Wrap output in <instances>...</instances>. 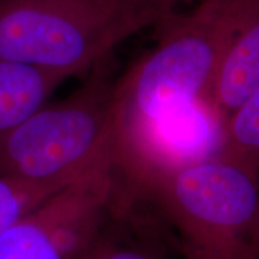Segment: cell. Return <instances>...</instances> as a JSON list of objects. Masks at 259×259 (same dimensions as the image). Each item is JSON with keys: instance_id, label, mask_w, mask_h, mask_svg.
<instances>
[{"instance_id": "1", "label": "cell", "mask_w": 259, "mask_h": 259, "mask_svg": "<svg viewBox=\"0 0 259 259\" xmlns=\"http://www.w3.org/2000/svg\"><path fill=\"white\" fill-rule=\"evenodd\" d=\"M258 16L259 0H198L158 22L155 47L116 79L118 137L206 105L226 54Z\"/></svg>"}, {"instance_id": "2", "label": "cell", "mask_w": 259, "mask_h": 259, "mask_svg": "<svg viewBox=\"0 0 259 259\" xmlns=\"http://www.w3.org/2000/svg\"><path fill=\"white\" fill-rule=\"evenodd\" d=\"M150 204L184 259H259V169L215 154L145 178L126 194Z\"/></svg>"}, {"instance_id": "3", "label": "cell", "mask_w": 259, "mask_h": 259, "mask_svg": "<svg viewBox=\"0 0 259 259\" xmlns=\"http://www.w3.org/2000/svg\"><path fill=\"white\" fill-rule=\"evenodd\" d=\"M168 15L126 0H0V60L70 78Z\"/></svg>"}, {"instance_id": "4", "label": "cell", "mask_w": 259, "mask_h": 259, "mask_svg": "<svg viewBox=\"0 0 259 259\" xmlns=\"http://www.w3.org/2000/svg\"><path fill=\"white\" fill-rule=\"evenodd\" d=\"M116 115V80L102 63L72 94L46 102L0 138V177L73 181L113 158Z\"/></svg>"}, {"instance_id": "5", "label": "cell", "mask_w": 259, "mask_h": 259, "mask_svg": "<svg viewBox=\"0 0 259 259\" xmlns=\"http://www.w3.org/2000/svg\"><path fill=\"white\" fill-rule=\"evenodd\" d=\"M114 160L44 199L0 236V259H83L116 213Z\"/></svg>"}, {"instance_id": "6", "label": "cell", "mask_w": 259, "mask_h": 259, "mask_svg": "<svg viewBox=\"0 0 259 259\" xmlns=\"http://www.w3.org/2000/svg\"><path fill=\"white\" fill-rule=\"evenodd\" d=\"M259 87V16L236 37L213 80L206 106L220 125Z\"/></svg>"}, {"instance_id": "7", "label": "cell", "mask_w": 259, "mask_h": 259, "mask_svg": "<svg viewBox=\"0 0 259 259\" xmlns=\"http://www.w3.org/2000/svg\"><path fill=\"white\" fill-rule=\"evenodd\" d=\"M67 77L0 60V138L48 101Z\"/></svg>"}, {"instance_id": "8", "label": "cell", "mask_w": 259, "mask_h": 259, "mask_svg": "<svg viewBox=\"0 0 259 259\" xmlns=\"http://www.w3.org/2000/svg\"><path fill=\"white\" fill-rule=\"evenodd\" d=\"M130 219L134 234L127 212L114 215L83 259H168L151 234L141 232V222L135 209L130 211Z\"/></svg>"}, {"instance_id": "9", "label": "cell", "mask_w": 259, "mask_h": 259, "mask_svg": "<svg viewBox=\"0 0 259 259\" xmlns=\"http://www.w3.org/2000/svg\"><path fill=\"white\" fill-rule=\"evenodd\" d=\"M216 154L259 169V87L223 122Z\"/></svg>"}, {"instance_id": "10", "label": "cell", "mask_w": 259, "mask_h": 259, "mask_svg": "<svg viewBox=\"0 0 259 259\" xmlns=\"http://www.w3.org/2000/svg\"><path fill=\"white\" fill-rule=\"evenodd\" d=\"M70 183H34L0 177V236L42 200Z\"/></svg>"}, {"instance_id": "11", "label": "cell", "mask_w": 259, "mask_h": 259, "mask_svg": "<svg viewBox=\"0 0 259 259\" xmlns=\"http://www.w3.org/2000/svg\"><path fill=\"white\" fill-rule=\"evenodd\" d=\"M126 2L138 6H143V8L156 10L162 14H170V12H173L171 11L173 6L181 2H185V0H126Z\"/></svg>"}]
</instances>
